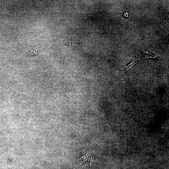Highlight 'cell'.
Returning <instances> with one entry per match:
<instances>
[{
	"mask_svg": "<svg viewBox=\"0 0 169 169\" xmlns=\"http://www.w3.org/2000/svg\"><path fill=\"white\" fill-rule=\"evenodd\" d=\"M140 53L141 56L145 58H150L163 62H165V60L164 58L153 53L148 52V51L143 50L140 51Z\"/></svg>",
	"mask_w": 169,
	"mask_h": 169,
	"instance_id": "cell-1",
	"label": "cell"
},
{
	"mask_svg": "<svg viewBox=\"0 0 169 169\" xmlns=\"http://www.w3.org/2000/svg\"><path fill=\"white\" fill-rule=\"evenodd\" d=\"M140 61L137 58H135L134 59H132L131 62L127 65L123 66L121 71L123 70L125 71H126L131 66L139 62Z\"/></svg>",
	"mask_w": 169,
	"mask_h": 169,
	"instance_id": "cell-2",
	"label": "cell"
},
{
	"mask_svg": "<svg viewBox=\"0 0 169 169\" xmlns=\"http://www.w3.org/2000/svg\"><path fill=\"white\" fill-rule=\"evenodd\" d=\"M37 50L36 49H35L29 51V52H27V53L29 56H31L36 55L37 53Z\"/></svg>",
	"mask_w": 169,
	"mask_h": 169,
	"instance_id": "cell-3",
	"label": "cell"
}]
</instances>
